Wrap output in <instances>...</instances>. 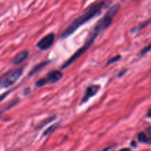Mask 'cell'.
Segmentation results:
<instances>
[{"label": "cell", "mask_w": 151, "mask_h": 151, "mask_svg": "<svg viewBox=\"0 0 151 151\" xmlns=\"http://www.w3.org/2000/svg\"><path fill=\"white\" fill-rule=\"evenodd\" d=\"M104 1H100V2L95 3V4L88 7L82 15H81L79 17L77 18L75 21H73L72 23L66 28V30L63 32V35H62V38H66L69 37L74 32H75L81 25H84L86 22L89 21L92 18L95 17L99 13H100L102 9L104 7Z\"/></svg>", "instance_id": "6da1fadb"}, {"label": "cell", "mask_w": 151, "mask_h": 151, "mask_svg": "<svg viewBox=\"0 0 151 151\" xmlns=\"http://www.w3.org/2000/svg\"><path fill=\"white\" fill-rule=\"evenodd\" d=\"M99 34L100 33H99L98 32H97L96 30H93L92 32H91V33L90 34L88 38L87 39L86 42L85 44H84V45L82 46L81 48L78 49V50H77V51L75 52V53H74V54L72 55V56H71V57L69 58V59H68V60L66 61L64 64H63V66L61 67V70H63V69H65V68H68L69 66H70V65H72V64H73L75 61L78 60V59H79L81 56H82V55H83L84 53L86 52V50H88V48H90V47H91V46L92 45V44L94 43V40H95V38H97V36L99 35Z\"/></svg>", "instance_id": "7a4b0ae2"}, {"label": "cell", "mask_w": 151, "mask_h": 151, "mask_svg": "<svg viewBox=\"0 0 151 151\" xmlns=\"http://www.w3.org/2000/svg\"><path fill=\"white\" fill-rule=\"evenodd\" d=\"M23 73V68L14 70L7 72V73L0 77V88H7L11 87L19 79Z\"/></svg>", "instance_id": "3957f363"}, {"label": "cell", "mask_w": 151, "mask_h": 151, "mask_svg": "<svg viewBox=\"0 0 151 151\" xmlns=\"http://www.w3.org/2000/svg\"><path fill=\"white\" fill-rule=\"evenodd\" d=\"M55 41V34L50 33L41 38L37 44V47L41 50H47L52 46Z\"/></svg>", "instance_id": "277c9868"}, {"label": "cell", "mask_w": 151, "mask_h": 151, "mask_svg": "<svg viewBox=\"0 0 151 151\" xmlns=\"http://www.w3.org/2000/svg\"><path fill=\"white\" fill-rule=\"evenodd\" d=\"M100 87L97 84H92V85L88 86L86 88L85 92V94H84L83 97L82 98V100H81V103H85L87 101L89 100V99L92 96H94L96 93L98 92V90H100Z\"/></svg>", "instance_id": "5b68a950"}, {"label": "cell", "mask_w": 151, "mask_h": 151, "mask_svg": "<svg viewBox=\"0 0 151 151\" xmlns=\"http://www.w3.org/2000/svg\"><path fill=\"white\" fill-rule=\"evenodd\" d=\"M63 77V74L58 70H55L50 71L48 74L47 75V77H45L47 79V83H55L57 81H60Z\"/></svg>", "instance_id": "8992f818"}, {"label": "cell", "mask_w": 151, "mask_h": 151, "mask_svg": "<svg viewBox=\"0 0 151 151\" xmlns=\"http://www.w3.org/2000/svg\"><path fill=\"white\" fill-rule=\"evenodd\" d=\"M28 56H29V51H28V50H23V51L20 52V53H18V54L15 56L14 59H13V63L16 65H19V64L24 62V61L27 59Z\"/></svg>", "instance_id": "52a82bcc"}, {"label": "cell", "mask_w": 151, "mask_h": 151, "mask_svg": "<svg viewBox=\"0 0 151 151\" xmlns=\"http://www.w3.org/2000/svg\"><path fill=\"white\" fill-rule=\"evenodd\" d=\"M138 140L139 142L143 144H151V137L146 135L145 133H139L138 134Z\"/></svg>", "instance_id": "ba28073f"}, {"label": "cell", "mask_w": 151, "mask_h": 151, "mask_svg": "<svg viewBox=\"0 0 151 151\" xmlns=\"http://www.w3.org/2000/svg\"><path fill=\"white\" fill-rule=\"evenodd\" d=\"M48 63H49L48 62H41V63L38 64L37 65H35V66L34 67L32 70H31L30 73H29V76L33 75L34 73H37V72H38L39 70H41L43 69V68H44L46 65H48Z\"/></svg>", "instance_id": "9c48e42d"}, {"label": "cell", "mask_w": 151, "mask_h": 151, "mask_svg": "<svg viewBox=\"0 0 151 151\" xmlns=\"http://www.w3.org/2000/svg\"><path fill=\"white\" fill-rule=\"evenodd\" d=\"M59 125H60V123L57 122V123H55V124H53L52 125H51L50 127H49L48 128H47V130L44 131V136H48V135L51 134L52 132H54L55 130L58 128V127H59Z\"/></svg>", "instance_id": "30bf717a"}, {"label": "cell", "mask_w": 151, "mask_h": 151, "mask_svg": "<svg viewBox=\"0 0 151 151\" xmlns=\"http://www.w3.org/2000/svg\"><path fill=\"white\" fill-rule=\"evenodd\" d=\"M47 84V79H46V78L44 77V78H40V79H38V81H36V83H35V86L36 87H42V86L45 85V84Z\"/></svg>", "instance_id": "8fae6325"}, {"label": "cell", "mask_w": 151, "mask_h": 151, "mask_svg": "<svg viewBox=\"0 0 151 151\" xmlns=\"http://www.w3.org/2000/svg\"><path fill=\"white\" fill-rule=\"evenodd\" d=\"M120 58H121V56H119V55L111 58V59L110 60H109V62H107V65H111V64H113V63H114V62H117V61H119V59H120Z\"/></svg>", "instance_id": "7c38bea8"}, {"label": "cell", "mask_w": 151, "mask_h": 151, "mask_svg": "<svg viewBox=\"0 0 151 151\" xmlns=\"http://www.w3.org/2000/svg\"><path fill=\"white\" fill-rule=\"evenodd\" d=\"M151 50V43L150 44H148V45L147 46V47H145L144 49H143L141 51V54L142 55H144L145 54V53H148V52H150Z\"/></svg>", "instance_id": "4fadbf2b"}, {"label": "cell", "mask_w": 151, "mask_h": 151, "mask_svg": "<svg viewBox=\"0 0 151 151\" xmlns=\"http://www.w3.org/2000/svg\"><path fill=\"white\" fill-rule=\"evenodd\" d=\"M10 91H7V92H5L4 93H3V94L0 95V102H1L2 100H4V99H5L6 97H7V96H8V94L10 93Z\"/></svg>", "instance_id": "5bb4252c"}, {"label": "cell", "mask_w": 151, "mask_h": 151, "mask_svg": "<svg viewBox=\"0 0 151 151\" xmlns=\"http://www.w3.org/2000/svg\"><path fill=\"white\" fill-rule=\"evenodd\" d=\"M119 151H132V150H131L130 148L125 147V148H122V149H121Z\"/></svg>", "instance_id": "9a60e30c"}, {"label": "cell", "mask_w": 151, "mask_h": 151, "mask_svg": "<svg viewBox=\"0 0 151 151\" xmlns=\"http://www.w3.org/2000/svg\"><path fill=\"white\" fill-rule=\"evenodd\" d=\"M111 147H106V148H104V149H103V150H100V151H109V150L111 149Z\"/></svg>", "instance_id": "2e32d148"}, {"label": "cell", "mask_w": 151, "mask_h": 151, "mask_svg": "<svg viewBox=\"0 0 151 151\" xmlns=\"http://www.w3.org/2000/svg\"><path fill=\"white\" fill-rule=\"evenodd\" d=\"M125 72H126V70H125V71H123V70H122V72H121L119 74V77H120V76H122V74H124V73H125Z\"/></svg>", "instance_id": "e0dca14e"}, {"label": "cell", "mask_w": 151, "mask_h": 151, "mask_svg": "<svg viewBox=\"0 0 151 151\" xmlns=\"http://www.w3.org/2000/svg\"><path fill=\"white\" fill-rule=\"evenodd\" d=\"M147 116H148V117H150V118H151V109H150V110H149L148 113H147Z\"/></svg>", "instance_id": "ac0fdd59"}, {"label": "cell", "mask_w": 151, "mask_h": 151, "mask_svg": "<svg viewBox=\"0 0 151 151\" xmlns=\"http://www.w3.org/2000/svg\"><path fill=\"white\" fill-rule=\"evenodd\" d=\"M132 1H137V0H132Z\"/></svg>", "instance_id": "d6986e66"}, {"label": "cell", "mask_w": 151, "mask_h": 151, "mask_svg": "<svg viewBox=\"0 0 151 151\" xmlns=\"http://www.w3.org/2000/svg\"><path fill=\"white\" fill-rule=\"evenodd\" d=\"M0 89H1V88H0Z\"/></svg>", "instance_id": "ffe728a7"}]
</instances>
